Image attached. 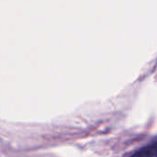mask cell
<instances>
[{"label": "cell", "instance_id": "1", "mask_svg": "<svg viewBox=\"0 0 157 157\" xmlns=\"http://www.w3.org/2000/svg\"><path fill=\"white\" fill-rule=\"evenodd\" d=\"M130 157H157V139L140 148Z\"/></svg>", "mask_w": 157, "mask_h": 157}]
</instances>
